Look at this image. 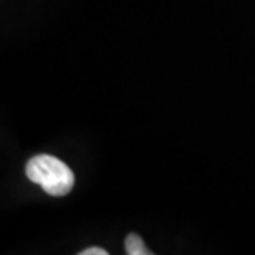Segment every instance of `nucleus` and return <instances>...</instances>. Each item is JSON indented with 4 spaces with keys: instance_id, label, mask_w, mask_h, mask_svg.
Listing matches in <instances>:
<instances>
[{
    "instance_id": "3",
    "label": "nucleus",
    "mask_w": 255,
    "mask_h": 255,
    "mask_svg": "<svg viewBox=\"0 0 255 255\" xmlns=\"http://www.w3.org/2000/svg\"><path fill=\"white\" fill-rule=\"evenodd\" d=\"M106 254L108 252L100 247H90V249H85V251L80 252V255H106Z\"/></svg>"
},
{
    "instance_id": "2",
    "label": "nucleus",
    "mask_w": 255,
    "mask_h": 255,
    "mask_svg": "<svg viewBox=\"0 0 255 255\" xmlns=\"http://www.w3.org/2000/svg\"><path fill=\"white\" fill-rule=\"evenodd\" d=\"M125 251L129 255H151V251L146 247L142 239L137 234H129L125 241Z\"/></svg>"
},
{
    "instance_id": "1",
    "label": "nucleus",
    "mask_w": 255,
    "mask_h": 255,
    "mask_svg": "<svg viewBox=\"0 0 255 255\" xmlns=\"http://www.w3.org/2000/svg\"><path fill=\"white\" fill-rule=\"evenodd\" d=\"M25 174L33 184H38L42 189L53 197L66 196L75 186V174L63 161L48 154L33 156L27 162Z\"/></svg>"
}]
</instances>
